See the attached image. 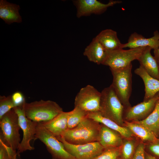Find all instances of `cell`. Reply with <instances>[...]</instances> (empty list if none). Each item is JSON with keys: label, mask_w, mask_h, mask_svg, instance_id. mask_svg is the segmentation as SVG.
<instances>
[{"label": "cell", "mask_w": 159, "mask_h": 159, "mask_svg": "<svg viewBox=\"0 0 159 159\" xmlns=\"http://www.w3.org/2000/svg\"><path fill=\"white\" fill-rule=\"evenodd\" d=\"M157 61L158 63V67H159V59H158V60H157Z\"/></svg>", "instance_id": "e575fe53"}, {"label": "cell", "mask_w": 159, "mask_h": 159, "mask_svg": "<svg viewBox=\"0 0 159 159\" xmlns=\"http://www.w3.org/2000/svg\"></svg>", "instance_id": "d590c367"}, {"label": "cell", "mask_w": 159, "mask_h": 159, "mask_svg": "<svg viewBox=\"0 0 159 159\" xmlns=\"http://www.w3.org/2000/svg\"><path fill=\"white\" fill-rule=\"evenodd\" d=\"M101 93L100 112L103 116L123 126L125 107L112 86L104 88Z\"/></svg>", "instance_id": "3957f363"}, {"label": "cell", "mask_w": 159, "mask_h": 159, "mask_svg": "<svg viewBox=\"0 0 159 159\" xmlns=\"http://www.w3.org/2000/svg\"><path fill=\"white\" fill-rule=\"evenodd\" d=\"M0 140L6 145L16 150L21 143V129L18 115L13 108L0 119Z\"/></svg>", "instance_id": "277c9868"}, {"label": "cell", "mask_w": 159, "mask_h": 159, "mask_svg": "<svg viewBox=\"0 0 159 159\" xmlns=\"http://www.w3.org/2000/svg\"><path fill=\"white\" fill-rule=\"evenodd\" d=\"M132 65L124 68L110 69L113 76L111 85L125 108L131 107L129 99L132 92Z\"/></svg>", "instance_id": "5b68a950"}, {"label": "cell", "mask_w": 159, "mask_h": 159, "mask_svg": "<svg viewBox=\"0 0 159 159\" xmlns=\"http://www.w3.org/2000/svg\"><path fill=\"white\" fill-rule=\"evenodd\" d=\"M154 57L156 60L159 59V47L157 49L154 50Z\"/></svg>", "instance_id": "1f68e13d"}, {"label": "cell", "mask_w": 159, "mask_h": 159, "mask_svg": "<svg viewBox=\"0 0 159 159\" xmlns=\"http://www.w3.org/2000/svg\"><path fill=\"white\" fill-rule=\"evenodd\" d=\"M121 147L105 149L102 153L93 159H118L121 155Z\"/></svg>", "instance_id": "4316f807"}, {"label": "cell", "mask_w": 159, "mask_h": 159, "mask_svg": "<svg viewBox=\"0 0 159 159\" xmlns=\"http://www.w3.org/2000/svg\"><path fill=\"white\" fill-rule=\"evenodd\" d=\"M149 47L154 50L159 47V32L156 30L153 35L149 38H145L141 34L136 32L132 34L129 37L127 42L122 44V48L127 47L133 49Z\"/></svg>", "instance_id": "4fadbf2b"}, {"label": "cell", "mask_w": 159, "mask_h": 159, "mask_svg": "<svg viewBox=\"0 0 159 159\" xmlns=\"http://www.w3.org/2000/svg\"><path fill=\"white\" fill-rule=\"evenodd\" d=\"M83 54L90 61L97 64H102L106 58L107 52L95 37L85 48Z\"/></svg>", "instance_id": "2e32d148"}, {"label": "cell", "mask_w": 159, "mask_h": 159, "mask_svg": "<svg viewBox=\"0 0 159 159\" xmlns=\"http://www.w3.org/2000/svg\"><path fill=\"white\" fill-rule=\"evenodd\" d=\"M145 159H158L154 156L147 154L145 156Z\"/></svg>", "instance_id": "d6a6232c"}, {"label": "cell", "mask_w": 159, "mask_h": 159, "mask_svg": "<svg viewBox=\"0 0 159 159\" xmlns=\"http://www.w3.org/2000/svg\"><path fill=\"white\" fill-rule=\"evenodd\" d=\"M147 47L125 50L120 49L107 52L106 58L102 64L108 66L110 69H117L126 67L132 62L138 60Z\"/></svg>", "instance_id": "52a82bcc"}, {"label": "cell", "mask_w": 159, "mask_h": 159, "mask_svg": "<svg viewBox=\"0 0 159 159\" xmlns=\"http://www.w3.org/2000/svg\"><path fill=\"white\" fill-rule=\"evenodd\" d=\"M13 109L18 115L19 125L23 132L22 139L17 149V152L19 155L26 150L34 149L31 145L30 142L32 140L36 139L35 135L39 122L33 121L26 117L23 105L15 107Z\"/></svg>", "instance_id": "ba28073f"}, {"label": "cell", "mask_w": 159, "mask_h": 159, "mask_svg": "<svg viewBox=\"0 0 159 159\" xmlns=\"http://www.w3.org/2000/svg\"><path fill=\"white\" fill-rule=\"evenodd\" d=\"M87 117L91 118L119 133L126 139L130 138L133 134L126 127L121 126L114 121L102 115L99 111L88 113Z\"/></svg>", "instance_id": "44dd1931"}, {"label": "cell", "mask_w": 159, "mask_h": 159, "mask_svg": "<svg viewBox=\"0 0 159 159\" xmlns=\"http://www.w3.org/2000/svg\"><path fill=\"white\" fill-rule=\"evenodd\" d=\"M152 49L147 47L138 59L141 66L151 76L159 80V68L157 60L151 53Z\"/></svg>", "instance_id": "ffe728a7"}, {"label": "cell", "mask_w": 159, "mask_h": 159, "mask_svg": "<svg viewBox=\"0 0 159 159\" xmlns=\"http://www.w3.org/2000/svg\"><path fill=\"white\" fill-rule=\"evenodd\" d=\"M11 95L0 96V119L5 114L15 107Z\"/></svg>", "instance_id": "484cf974"}, {"label": "cell", "mask_w": 159, "mask_h": 159, "mask_svg": "<svg viewBox=\"0 0 159 159\" xmlns=\"http://www.w3.org/2000/svg\"><path fill=\"white\" fill-rule=\"evenodd\" d=\"M73 4L77 9V18L90 16L92 14H100L105 12L107 8L117 4H120V0H110L104 4L97 0H75Z\"/></svg>", "instance_id": "8fae6325"}, {"label": "cell", "mask_w": 159, "mask_h": 159, "mask_svg": "<svg viewBox=\"0 0 159 159\" xmlns=\"http://www.w3.org/2000/svg\"><path fill=\"white\" fill-rule=\"evenodd\" d=\"M122 137L117 132L101 124L98 141L105 149L120 147L123 143Z\"/></svg>", "instance_id": "5bb4252c"}, {"label": "cell", "mask_w": 159, "mask_h": 159, "mask_svg": "<svg viewBox=\"0 0 159 159\" xmlns=\"http://www.w3.org/2000/svg\"><path fill=\"white\" fill-rule=\"evenodd\" d=\"M100 127V123L87 117L74 127L67 129L60 137L74 145L98 141Z\"/></svg>", "instance_id": "6da1fadb"}, {"label": "cell", "mask_w": 159, "mask_h": 159, "mask_svg": "<svg viewBox=\"0 0 159 159\" xmlns=\"http://www.w3.org/2000/svg\"><path fill=\"white\" fill-rule=\"evenodd\" d=\"M88 113L78 107H74L69 112L67 125L68 129H72L77 125L83 119L87 117Z\"/></svg>", "instance_id": "cb8c5ba5"}, {"label": "cell", "mask_w": 159, "mask_h": 159, "mask_svg": "<svg viewBox=\"0 0 159 159\" xmlns=\"http://www.w3.org/2000/svg\"><path fill=\"white\" fill-rule=\"evenodd\" d=\"M19 6L4 0L0 1V18L9 25L14 22L20 23L22 19L19 11Z\"/></svg>", "instance_id": "ac0fdd59"}, {"label": "cell", "mask_w": 159, "mask_h": 159, "mask_svg": "<svg viewBox=\"0 0 159 159\" xmlns=\"http://www.w3.org/2000/svg\"><path fill=\"white\" fill-rule=\"evenodd\" d=\"M143 80L145 86V95L143 101L153 98L159 91V80L150 75L140 66L134 71Z\"/></svg>", "instance_id": "e0dca14e"}, {"label": "cell", "mask_w": 159, "mask_h": 159, "mask_svg": "<svg viewBox=\"0 0 159 159\" xmlns=\"http://www.w3.org/2000/svg\"><path fill=\"white\" fill-rule=\"evenodd\" d=\"M69 114L63 111L50 120L39 123L56 137L61 136L68 129Z\"/></svg>", "instance_id": "9a60e30c"}, {"label": "cell", "mask_w": 159, "mask_h": 159, "mask_svg": "<svg viewBox=\"0 0 159 159\" xmlns=\"http://www.w3.org/2000/svg\"><path fill=\"white\" fill-rule=\"evenodd\" d=\"M148 147L150 152L153 155L159 157V138L155 142L149 143Z\"/></svg>", "instance_id": "4dcf8cb0"}, {"label": "cell", "mask_w": 159, "mask_h": 159, "mask_svg": "<svg viewBox=\"0 0 159 159\" xmlns=\"http://www.w3.org/2000/svg\"><path fill=\"white\" fill-rule=\"evenodd\" d=\"M23 107L26 117L37 122L50 120L63 112L57 103L51 100H41L30 103L25 102Z\"/></svg>", "instance_id": "7a4b0ae2"}, {"label": "cell", "mask_w": 159, "mask_h": 159, "mask_svg": "<svg viewBox=\"0 0 159 159\" xmlns=\"http://www.w3.org/2000/svg\"><path fill=\"white\" fill-rule=\"evenodd\" d=\"M101 93L93 86L87 85L81 88L74 99V107L88 113L99 111Z\"/></svg>", "instance_id": "9c48e42d"}, {"label": "cell", "mask_w": 159, "mask_h": 159, "mask_svg": "<svg viewBox=\"0 0 159 159\" xmlns=\"http://www.w3.org/2000/svg\"><path fill=\"white\" fill-rule=\"evenodd\" d=\"M136 143L128 138L123 142L121 147V155L123 159H132L136 149Z\"/></svg>", "instance_id": "d4e9b609"}, {"label": "cell", "mask_w": 159, "mask_h": 159, "mask_svg": "<svg viewBox=\"0 0 159 159\" xmlns=\"http://www.w3.org/2000/svg\"><path fill=\"white\" fill-rule=\"evenodd\" d=\"M156 95L158 97L159 99V91L157 93Z\"/></svg>", "instance_id": "836d02e7"}, {"label": "cell", "mask_w": 159, "mask_h": 159, "mask_svg": "<svg viewBox=\"0 0 159 159\" xmlns=\"http://www.w3.org/2000/svg\"><path fill=\"white\" fill-rule=\"evenodd\" d=\"M140 124L147 128L159 138V100L157 101L153 112L141 120L132 121Z\"/></svg>", "instance_id": "603a6c76"}, {"label": "cell", "mask_w": 159, "mask_h": 159, "mask_svg": "<svg viewBox=\"0 0 159 159\" xmlns=\"http://www.w3.org/2000/svg\"><path fill=\"white\" fill-rule=\"evenodd\" d=\"M124 125L133 133L143 141L154 142L158 139L150 130L143 125L134 122L125 120Z\"/></svg>", "instance_id": "7402d4cb"}, {"label": "cell", "mask_w": 159, "mask_h": 159, "mask_svg": "<svg viewBox=\"0 0 159 159\" xmlns=\"http://www.w3.org/2000/svg\"><path fill=\"white\" fill-rule=\"evenodd\" d=\"M56 137L62 143L67 151L76 159H93L105 149L98 141L74 145L68 143L61 137Z\"/></svg>", "instance_id": "30bf717a"}, {"label": "cell", "mask_w": 159, "mask_h": 159, "mask_svg": "<svg viewBox=\"0 0 159 159\" xmlns=\"http://www.w3.org/2000/svg\"><path fill=\"white\" fill-rule=\"evenodd\" d=\"M159 98L156 95L152 98L133 107L125 108L123 117L127 121H138L147 117L154 110Z\"/></svg>", "instance_id": "7c38bea8"}, {"label": "cell", "mask_w": 159, "mask_h": 159, "mask_svg": "<svg viewBox=\"0 0 159 159\" xmlns=\"http://www.w3.org/2000/svg\"><path fill=\"white\" fill-rule=\"evenodd\" d=\"M35 137L44 144L52 159H76L67 151L62 143L39 122L37 128Z\"/></svg>", "instance_id": "8992f818"}, {"label": "cell", "mask_w": 159, "mask_h": 159, "mask_svg": "<svg viewBox=\"0 0 159 159\" xmlns=\"http://www.w3.org/2000/svg\"><path fill=\"white\" fill-rule=\"evenodd\" d=\"M14 155L13 149L0 140V159H13Z\"/></svg>", "instance_id": "83f0119b"}, {"label": "cell", "mask_w": 159, "mask_h": 159, "mask_svg": "<svg viewBox=\"0 0 159 159\" xmlns=\"http://www.w3.org/2000/svg\"><path fill=\"white\" fill-rule=\"evenodd\" d=\"M107 52L122 49V44L116 31L110 29L101 31L95 37Z\"/></svg>", "instance_id": "d6986e66"}, {"label": "cell", "mask_w": 159, "mask_h": 159, "mask_svg": "<svg viewBox=\"0 0 159 159\" xmlns=\"http://www.w3.org/2000/svg\"><path fill=\"white\" fill-rule=\"evenodd\" d=\"M12 101L16 107L21 106L25 102V99L22 93L16 92L11 95Z\"/></svg>", "instance_id": "f1b7e54d"}, {"label": "cell", "mask_w": 159, "mask_h": 159, "mask_svg": "<svg viewBox=\"0 0 159 159\" xmlns=\"http://www.w3.org/2000/svg\"><path fill=\"white\" fill-rule=\"evenodd\" d=\"M144 149V144L142 143H139L137 146L132 159H145Z\"/></svg>", "instance_id": "f546056e"}]
</instances>
